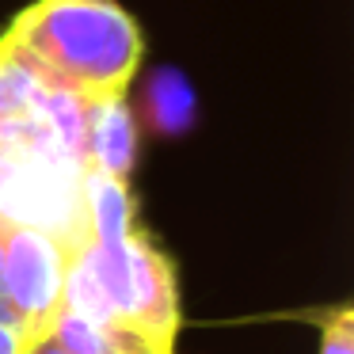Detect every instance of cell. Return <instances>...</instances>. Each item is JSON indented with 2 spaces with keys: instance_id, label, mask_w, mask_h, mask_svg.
Listing matches in <instances>:
<instances>
[{
  "instance_id": "cell-10",
  "label": "cell",
  "mask_w": 354,
  "mask_h": 354,
  "mask_svg": "<svg viewBox=\"0 0 354 354\" xmlns=\"http://www.w3.org/2000/svg\"><path fill=\"white\" fill-rule=\"evenodd\" d=\"M31 331H24L19 324L0 320V354H27L31 351Z\"/></svg>"
},
{
  "instance_id": "cell-5",
  "label": "cell",
  "mask_w": 354,
  "mask_h": 354,
  "mask_svg": "<svg viewBox=\"0 0 354 354\" xmlns=\"http://www.w3.org/2000/svg\"><path fill=\"white\" fill-rule=\"evenodd\" d=\"M138 118L133 103L107 100V103H88V122H84V164L92 171H103L111 179L130 183L133 160H138Z\"/></svg>"
},
{
  "instance_id": "cell-3",
  "label": "cell",
  "mask_w": 354,
  "mask_h": 354,
  "mask_svg": "<svg viewBox=\"0 0 354 354\" xmlns=\"http://www.w3.org/2000/svg\"><path fill=\"white\" fill-rule=\"evenodd\" d=\"M88 164L46 118L0 126V221L54 236L65 252L88 244Z\"/></svg>"
},
{
  "instance_id": "cell-2",
  "label": "cell",
  "mask_w": 354,
  "mask_h": 354,
  "mask_svg": "<svg viewBox=\"0 0 354 354\" xmlns=\"http://www.w3.org/2000/svg\"><path fill=\"white\" fill-rule=\"evenodd\" d=\"M62 308L176 351L179 278L171 255L133 225L122 236L88 240L69 255Z\"/></svg>"
},
{
  "instance_id": "cell-1",
  "label": "cell",
  "mask_w": 354,
  "mask_h": 354,
  "mask_svg": "<svg viewBox=\"0 0 354 354\" xmlns=\"http://www.w3.org/2000/svg\"><path fill=\"white\" fill-rule=\"evenodd\" d=\"M0 39L84 103L126 100L145 57L138 19L115 0H35Z\"/></svg>"
},
{
  "instance_id": "cell-11",
  "label": "cell",
  "mask_w": 354,
  "mask_h": 354,
  "mask_svg": "<svg viewBox=\"0 0 354 354\" xmlns=\"http://www.w3.org/2000/svg\"><path fill=\"white\" fill-rule=\"evenodd\" d=\"M118 354H176V351H164V346H153V343H145V339L133 335V339H130V343H126Z\"/></svg>"
},
{
  "instance_id": "cell-8",
  "label": "cell",
  "mask_w": 354,
  "mask_h": 354,
  "mask_svg": "<svg viewBox=\"0 0 354 354\" xmlns=\"http://www.w3.org/2000/svg\"><path fill=\"white\" fill-rule=\"evenodd\" d=\"M42 335H50L57 346H65L73 354H118L133 339L130 331L111 328V324H95L88 316L69 313V308H57V316L50 320V328Z\"/></svg>"
},
{
  "instance_id": "cell-13",
  "label": "cell",
  "mask_w": 354,
  "mask_h": 354,
  "mask_svg": "<svg viewBox=\"0 0 354 354\" xmlns=\"http://www.w3.org/2000/svg\"><path fill=\"white\" fill-rule=\"evenodd\" d=\"M0 320H12L8 301H4V248H0ZM12 324H16V320H12Z\"/></svg>"
},
{
  "instance_id": "cell-12",
  "label": "cell",
  "mask_w": 354,
  "mask_h": 354,
  "mask_svg": "<svg viewBox=\"0 0 354 354\" xmlns=\"http://www.w3.org/2000/svg\"><path fill=\"white\" fill-rule=\"evenodd\" d=\"M27 354H73V351L57 346L50 335H35V339H31V351H27Z\"/></svg>"
},
{
  "instance_id": "cell-7",
  "label": "cell",
  "mask_w": 354,
  "mask_h": 354,
  "mask_svg": "<svg viewBox=\"0 0 354 354\" xmlns=\"http://www.w3.org/2000/svg\"><path fill=\"white\" fill-rule=\"evenodd\" d=\"M57 88L62 84L46 77L24 50L0 39V126L24 122V118H46Z\"/></svg>"
},
{
  "instance_id": "cell-4",
  "label": "cell",
  "mask_w": 354,
  "mask_h": 354,
  "mask_svg": "<svg viewBox=\"0 0 354 354\" xmlns=\"http://www.w3.org/2000/svg\"><path fill=\"white\" fill-rule=\"evenodd\" d=\"M0 248H4V301L12 320L31 335H42L62 308L69 252L46 232L4 221H0Z\"/></svg>"
},
{
  "instance_id": "cell-9",
  "label": "cell",
  "mask_w": 354,
  "mask_h": 354,
  "mask_svg": "<svg viewBox=\"0 0 354 354\" xmlns=\"http://www.w3.org/2000/svg\"><path fill=\"white\" fill-rule=\"evenodd\" d=\"M320 328V354H354V308L331 305L316 316Z\"/></svg>"
},
{
  "instance_id": "cell-6",
  "label": "cell",
  "mask_w": 354,
  "mask_h": 354,
  "mask_svg": "<svg viewBox=\"0 0 354 354\" xmlns=\"http://www.w3.org/2000/svg\"><path fill=\"white\" fill-rule=\"evenodd\" d=\"M133 118H138V130H149L153 138H183L198 118V100H194L191 80L171 65L153 69L141 80Z\"/></svg>"
}]
</instances>
